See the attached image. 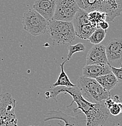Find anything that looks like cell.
Returning a JSON list of instances; mask_svg holds the SVG:
<instances>
[{"mask_svg":"<svg viewBox=\"0 0 122 126\" xmlns=\"http://www.w3.org/2000/svg\"><path fill=\"white\" fill-rule=\"evenodd\" d=\"M77 87L80 90L84 98L93 103L104 102L111 98L110 92L106 90L95 79L81 76L77 81Z\"/></svg>","mask_w":122,"mask_h":126,"instance_id":"cell-3","label":"cell"},{"mask_svg":"<svg viewBox=\"0 0 122 126\" xmlns=\"http://www.w3.org/2000/svg\"><path fill=\"white\" fill-rule=\"evenodd\" d=\"M106 34V31L97 27L87 40V41L94 44V45L99 44L105 38Z\"/></svg>","mask_w":122,"mask_h":126,"instance_id":"cell-16","label":"cell"},{"mask_svg":"<svg viewBox=\"0 0 122 126\" xmlns=\"http://www.w3.org/2000/svg\"><path fill=\"white\" fill-rule=\"evenodd\" d=\"M57 0H35L33 8L48 21L53 19Z\"/></svg>","mask_w":122,"mask_h":126,"instance_id":"cell-11","label":"cell"},{"mask_svg":"<svg viewBox=\"0 0 122 126\" xmlns=\"http://www.w3.org/2000/svg\"><path fill=\"white\" fill-rule=\"evenodd\" d=\"M120 102H122V99H120Z\"/></svg>","mask_w":122,"mask_h":126,"instance_id":"cell-24","label":"cell"},{"mask_svg":"<svg viewBox=\"0 0 122 126\" xmlns=\"http://www.w3.org/2000/svg\"><path fill=\"white\" fill-rule=\"evenodd\" d=\"M97 10L105 13L106 21L112 22L122 13V0H92V12Z\"/></svg>","mask_w":122,"mask_h":126,"instance_id":"cell-6","label":"cell"},{"mask_svg":"<svg viewBox=\"0 0 122 126\" xmlns=\"http://www.w3.org/2000/svg\"><path fill=\"white\" fill-rule=\"evenodd\" d=\"M96 81L106 90L110 92L118 85V80L112 73L100 76L95 78Z\"/></svg>","mask_w":122,"mask_h":126,"instance_id":"cell-13","label":"cell"},{"mask_svg":"<svg viewBox=\"0 0 122 126\" xmlns=\"http://www.w3.org/2000/svg\"><path fill=\"white\" fill-rule=\"evenodd\" d=\"M104 103L105 105L106 106V107L109 109L110 107H112V106H113L114 104L116 103V102L115 101V100H114L113 98H112L111 97V98H107V99H106L104 101Z\"/></svg>","mask_w":122,"mask_h":126,"instance_id":"cell-20","label":"cell"},{"mask_svg":"<svg viewBox=\"0 0 122 126\" xmlns=\"http://www.w3.org/2000/svg\"></svg>","mask_w":122,"mask_h":126,"instance_id":"cell-25","label":"cell"},{"mask_svg":"<svg viewBox=\"0 0 122 126\" xmlns=\"http://www.w3.org/2000/svg\"><path fill=\"white\" fill-rule=\"evenodd\" d=\"M109 25L108 23H107L106 21H104L102 22V23H100L98 26V27H99V28L106 31H107V29L109 28Z\"/></svg>","mask_w":122,"mask_h":126,"instance_id":"cell-21","label":"cell"},{"mask_svg":"<svg viewBox=\"0 0 122 126\" xmlns=\"http://www.w3.org/2000/svg\"><path fill=\"white\" fill-rule=\"evenodd\" d=\"M109 64L106 55L105 47L103 44H95L91 47L86 56V65Z\"/></svg>","mask_w":122,"mask_h":126,"instance_id":"cell-10","label":"cell"},{"mask_svg":"<svg viewBox=\"0 0 122 126\" xmlns=\"http://www.w3.org/2000/svg\"><path fill=\"white\" fill-rule=\"evenodd\" d=\"M86 50V46L81 43H78L75 45H70L68 47V54L67 56V61H69L74 53L77 52H84Z\"/></svg>","mask_w":122,"mask_h":126,"instance_id":"cell-17","label":"cell"},{"mask_svg":"<svg viewBox=\"0 0 122 126\" xmlns=\"http://www.w3.org/2000/svg\"><path fill=\"white\" fill-rule=\"evenodd\" d=\"M67 62V60H66L65 61H63L62 63L60 64V68H61V70H60V75L58 76L57 81L53 84L52 85V87H55L58 86H63L66 87H75L76 85L73 84L72 82L69 79V77H68V75L65 72V69H64V65H65V63Z\"/></svg>","mask_w":122,"mask_h":126,"instance_id":"cell-14","label":"cell"},{"mask_svg":"<svg viewBox=\"0 0 122 126\" xmlns=\"http://www.w3.org/2000/svg\"><path fill=\"white\" fill-rule=\"evenodd\" d=\"M117 103H118V105H119V107H120V111H121V113H122V102H117Z\"/></svg>","mask_w":122,"mask_h":126,"instance_id":"cell-22","label":"cell"},{"mask_svg":"<svg viewBox=\"0 0 122 126\" xmlns=\"http://www.w3.org/2000/svg\"><path fill=\"white\" fill-rule=\"evenodd\" d=\"M54 119L63 121L65 123L64 126H86V118L67 115L60 110H51L44 115V122Z\"/></svg>","mask_w":122,"mask_h":126,"instance_id":"cell-9","label":"cell"},{"mask_svg":"<svg viewBox=\"0 0 122 126\" xmlns=\"http://www.w3.org/2000/svg\"><path fill=\"white\" fill-rule=\"evenodd\" d=\"M2 94H0V101H1V99H2Z\"/></svg>","mask_w":122,"mask_h":126,"instance_id":"cell-23","label":"cell"},{"mask_svg":"<svg viewBox=\"0 0 122 126\" xmlns=\"http://www.w3.org/2000/svg\"><path fill=\"white\" fill-rule=\"evenodd\" d=\"M79 9L75 0H57L53 19L60 21L72 22Z\"/></svg>","mask_w":122,"mask_h":126,"instance_id":"cell-7","label":"cell"},{"mask_svg":"<svg viewBox=\"0 0 122 126\" xmlns=\"http://www.w3.org/2000/svg\"><path fill=\"white\" fill-rule=\"evenodd\" d=\"M106 57L111 67H122V38H115L108 42L105 47Z\"/></svg>","mask_w":122,"mask_h":126,"instance_id":"cell-8","label":"cell"},{"mask_svg":"<svg viewBox=\"0 0 122 126\" xmlns=\"http://www.w3.org/2000/svg\"><path fill=\"white\" fill-rule=\"evenodd\" d=\"M112 73L111 65L109 64H91L86 65L82 70L83 76L95 79L100 76Z\"/></svg>","mask_w":122,"mask_h":126,"instance_id":"cell-12","label":"cell"},{"mask_svg":"<svg viewBox=\"0 0 122 126\" xmlns=\"http://www.w3.org/2000/svg\"><path fill=\"white\" fill-rule=\"evenodd\" d=\"M88 17L90 23L97 28L100 23L106 21V14L102 12L95 10L88 13Z\"/></svg>","mask_w":122,"mask_h":126,"instance_id":"cell-15","label":"cell"},{"mask_svg":"<svg viewBox=\"0 0 122 126\" xmlns=\"http://www.w3.org/2000/svg\"><path fill=\"white\" fill-rule=\"evenodd\" d=\"M23 29L33 36L46 33L49 21L34 9L24 12L23 17Z\"/></svg>","mask_w":122,"mask_h":126,"instance_id":"cell-4","label":"cell"},{"mask_svg":"<svg viewBox=\"0 0 122 126\" xmlns=\"http://www.w3.org/2000/svg\"><path fill=\"white\" fill-rule=\"evenodd\" d=\"M46 33L55 45L70 44L76 38L72 22L51 19L48 23Z\"/></svg>","mask_w":122,"mask_h":126,"instance_id":"cell-2","label":"cell"},{"mask_svg":"<svg viewBox=\"0 0 122 126\" xmlns=\"http://www.w3.org/2000/svg\"><path fill=\"white\" fill-rule=\"evenodd\" d=\"M17 101L10 93L2 94L0 101V126H18L15 113Z\"/></svg>","mask_w":122,"mask_h":126,"instance_id":"cell-5","label":"cell"},{"mask_svg":"<svg viewBox=\"0 0 122 126\" xmlns=\"http://www.w3.org/2000/svg\"><path fill=\"white\" fill-rule=\"evenodd\" d=\"M112 73L115 76L118 80V84H122V67L120 68L114 67L111 66Z\"/></svg>","mask_w":122,"mask_h":126,"instance_id":"cell-18","label":"cell"},{"mask_svg":"<svg viewBox=\"0 0 122 126\" xmlns=\"http://www.w3.org/2000/svg\"><path fill=\"white\" fill-rule=\"evenodd\" d=\"M109 111L111 115H112V116H118V115H120V114L121 113L120 107H119L117 102L115 103L112 107H110V108L109 109Z\"/></svg>","mask_w":122,"mask_h":126,"instance_id":"cell-19","label":"cell"},{"mask_svg":"<svg viewBox=\"0 0 122 126\" xmlns=\"http://www.w3.org/2000/svg\"><path fill=\"white\" fill-rule=\"evenodd\" d=\"M68 94L72 98V101L67 107H69L75 102L77 107L73 109V111L77 112L80 110L86 116V126H106L110 118L109 109L106 107L104 102L93 103L84 98L80 90L77 86L73 87H66L58 86L50 88L49 90L46 92V99L52 98L56 102L57 97L59 94Z\"/></svg>","mask_w":122,"mask_h":126,"instance_id":"cell-1","label":"cell"}]
</instances>
